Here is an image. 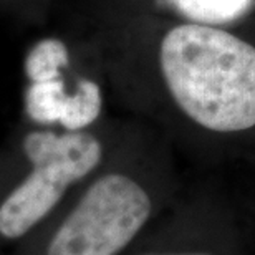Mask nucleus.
Returning a JSON list of instances; mask_svg holds the SVG:
<instances>
[{
	"label": "nucleus",
	"instance_id": "obj_1",
	"mask_svg": "<svg viewBox=\"0 0 255 255\" xmlns=\"http://www.w3.org/2000/svg\"><path fill=\"white\" fill-rule=\"evenodd\" d=\"M167 95L194 125L217 134L255 128V45L219 25L167 28L157 47Z\"/></svg>",
	"mask_w": 255,
	"mask_h": 255
},
{
	"label": "nucleus",
	"instance_id": "obj_2",
	"mask_svg": "<svg viewBox=\"0 0 255 255\" xmlns=\"http://www.w3.org/2000/svg\"><path fill=\"white\" fill-rule=\"evenodd\" d=\"M28 176L0 204V236L18 239L43 221L71 186L103 159V144L88 131L37 129L25 136Z\"/></svg>",
	"mask_w": 255,
	"mask_h": 255
},
{
	"label": "nucleus",
	"instance_id": "obj_3",
	"mask_svg": "<svg viewBox=\"0 0 255 255\" xmlns=\"http://www.w3.org/2000/svg\"><path fill=\"white\" fill-rule=\"evenodd\" d=\"M152 214L144 186L125 172H108L91 182L63 219L47 255H118Z\"/></svg>",
	"mask_w": 255,
	"mask_h": 255
},
{
	"label": "nucleus",
	"instance_id": "obj_4",
	"mask_svg": "<svg viewBox=\"0 0 255 255\" xmlns=\"http://www.w3.org/2000/svg\"><path fill=\"white\" fill-rule=\"evenodd\" d=\"M71 52L62 38L45 37L27 52L25 111L33 123L60 126L63 131H86L103 111V90L98 81L71 80Z\"/></svg>",
	"mask_w": 255,
	"mask_h": 255
},
{
	"label": "nucleus",
	"instance_id": "obj_5",
	"mask_svg": "<svg viewBox=\"0 0 255 255\" xmlns=\"http://www.w3.org/2000/svg\"><path fill=\"white\" fill-rule=\"evenodd\" d=\"M189 22L221 25L247 13L255 0H171Z\"/></svg>",
	"mask_w": 255,
	"mask_h": 255
},
{
	"label": "nucleus",
	"instance_id": "obj_6",
	"mask_svg": "<svg viewBox=\"0 0 255 255\" xmlns=\"http://www.w3.org/2000/svg\"><path fill=\"white\" fill-rule=\"evenodd\" d=\"M159 255H211L209 252H176V254H159Z\"/></svg>",
	"mask_w": 255,
	"mask_h": 255
}]
</instances>
